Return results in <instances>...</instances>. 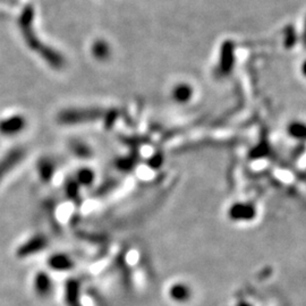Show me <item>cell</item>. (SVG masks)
Listing matches in <instances>:
<instances>
[{"label": "cell", "instance_id": "7", "mask_svg": "<svg viewBox=\"0 0 306 306\" xmlns=\"http://www.w3.org/2000/svg\"><path fill=\"white\" fill-rule=\"evenodd\" d=\"M54 170H56V167H54L52 160L48 158H42L39 160V162H37V172H39L40 178L42 179L44 183L51 182V179H52L53 177Z\"/></svg>", "mask_w": 306, "mask_h": 306}, {"label": "cell", "instance_id": "5", "mask_svg": "<svg viewBox=\"0 0 306 306\" xmlns=\"http://www.w3.org/2000/svg\"><path fill=\"white\" fill-rule=\"evenodd\" d=\"M48 264H49V267L52 270L56 271H67L73 268V261H71V258L68 255L63 253H57L53 254L52 256H50Z\"/></svg>", "mask_w": 306, "mask_h": 306}, {"label": "cell", "instance_id": "13", "mask_svg": "<svg viewBox=\"0 0 306 306\" xmlns=\"http://www.w3.org/2000/svg\"><path fill=\"white\" fill-rule=\"evenodd\" d=\"M78 184L76 180L75 182H69L66 185V194L67 196L71 197V199H77L78 197Z\"/></svg>", "mask_w": 306, "mask_h": 306}, {"label": "cell", "instance_id": "9", "mask_svg": "<svg viewBox=\"0 0 306 306\" xmlns=\"http://www.w3.org/2000/svg\"><path fill=\"white\" fill-rule=\"evenodd\" d=\"M94 180V172L93 170L84 168L81 169L76 175V182L78 185H84V186H90Z\"/></svg>", "mask_w": 306, "mask_h": 306}, {"label": "cell", "instance_id": "4", "mask_svg": "<svg viewBox=\"0 0 306 306\" xmlns=\"http://www.w3.org/2000/svg\"><path fill=\"white\" fill-rule=\"evenodd\" d=\"M48 240L43 235H35L29 240L20 245L17 250V255L19 257H27L43 251L47 247Z\"/></svg>", "mask_w": 306, "mask_h": 306}, {"label": "cell", "instance_id": "2", "mask_svg": "<svg viewBox=\"0 0 306 306\" xmlns=\"http://www.w3.org/2000/svg\"><path fill=\"white\" fill-rule=\"evenodd\" d=\"M24 156H25V150L22 148H14L0 159V182L17 165H19V162L24 159Z\"/></svg>", "mask_w": 306, "mask_h": 306}, {"label": "cell", "instance_id": "3", "mask_svg": "<svg viewBox=\"0 0 306 306\" xmlns=\"http://www.w3.org/2000/svg\"><path fill=\"white\" fill-rule=\"evenodd\" d=\"M26 119L22 115H14L0 120V134L14 136L22 133L26 127Z\"/></svg>", "mask_w": 306, "mask_h": 306}, {"label": "cell", "instance_id": "1", "mask_svg": "<svg viewBox=\"0 0 306 306\" xmlns=\"http://www.w3.org/2000/svg\"><path fill=\"white\" fill-rule=\"evenodd\" d=\"M103 115L104 111L100 108H70L60 111L57 120L61 125H81L98 120Z\"/></svg>", "mask_w": 306, "mask_h": 306}, {"label": "cell", "instance_id": "11", "mask_svg": "<svg viewBox=\"0 0 306 306\" xmlns=\"http://www.w3.org/2000/svg\"><path fill=\"white\" fill-rule=\"evenodd\" d=\"M234 207L235 209H238V211L234 210V209H230V212H241L237 216V217H239L240 219H244V218H248V217H250V219H251L252 216H253V213H254L253 207L243 205V203H238V205L234 206Z\"/></svg>", "mask_w": 306, "mask_h": 306}, {"label": "cell", "instance_id": "6", "mask_svg": "<svg viewBox=\"0 0 306 306\" xmlns=\"http://www.w3.org/2000/svg\"><path fill=\"white\" fill-rule=\"evenodd\" d=\"M34 288L39 296H48L52 288V282L46 272H39L34 279Z\"/></svg>", "mask_w": 306, "mask_h": 306}, {"label": "cell", "instance_id": "10", "mask_svg": "<svg viewBox=\"0 0 306 306\" xmlns=\"http://www.w3.org/2000/svg\"><path fill=\"white\" fill-rule=\"evenodd\" d=\"M71 150H73V152L75 153V154L78 155V156H83V158L91 154L90 148H88L86 144H84V143H82V142L71 143Z\"/></svg>", "mask_w": 306, "mask_h": 306}, {"label": "cell", "instance_id": "12", "mask_svg": "<svg viewBox=\"0 0 306 306\" xmlns=\"http://www.w3.org/2000/svg\"><path fill=\"white\" fill-rule=\"evenodd\" d=\"M117 117H118V112H117V110H114V109H111V110L104 112L103 117L102 118L104 119L105 127L109 128V127H111V126H114Z\"/></svg>", "mask_w": 306, "mask_h": 306}, {"label": "cell", "instance_id": "8", "mask_svg": "<svg viewBox=\"0 0 306 306\" xmlns=\"http://www.w3.org/2000/svg\"><path fill=\"white\" fill-rule=\"evenodd\" d=\"M192 98V90L188 85H178L173 88L172 99L177 103H187Z\"/></svg>", "mask_w": 306, "mask_h": 306}]
</instances>
